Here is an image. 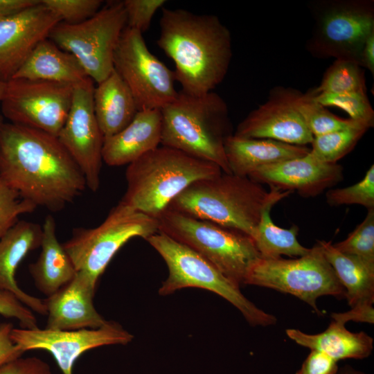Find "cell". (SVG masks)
Returning <instances> with one entry per match:
<instances>
[{
	"instance_id": "1",
	"label": "cell",
	"mask_w": 374,
	"mask_h": 374,
	"mask_svg": "<svg viewBox=\"0 0 374 374\" xmlns=\"http://www.w3.org/2000/svg\"><path fill=\"white\" fill-rule=\"evenodd\" d=\"M0 177L21 198L53 212L63 209L87 188L80 169L57 136L4 121Z\"/></svg>"
},
{
	"instance_id": "2",
	"label": "cell",
	"mask_w": 374,
	"mask_h": 374,
	"mask_svg": "<svg viewBox=\"0 0 374 374\" xmlns=\"http://www.w3.org/2000/svg\"><path fill=\"white\" fill-rule=\"evenodd\" d=\"M157 44L174 62L181 91L202 95L220 84L232 59L229 28L215 15L161 8Z\"/></svg>"
},
{
	"instance_id": "3",
	"label": "cell",
	"mask_w": 374,
	"mask_h": 374,
	"mask_svg": "<svg viewBox=\"0 0 374 374\" xmlns=\"http://www.w3.org/2000/svg\"><path fill=\"white\" fill-rule=\"evenodd\" d=\"M292 193L274 188L266 190L248 177L222 172L189 185L168 208L242 231L252 238L263 210Z\"/></svg>"
},
{
	"instance_id": "4",
	"label": "cell",
	"mask_w": 374,
	"mask_h": 374,
	"mask_svg": "<svg viewBox=\"0 0 374 374\" xmlns=\"http://www.w3.org/2000/svg\"><path fill=\"white\" fill-rule=\"evenodd\" d=\"M161 112V145L213 163L231 174L224 151L231 124L228 105L220 95L213 91L202 95L180 91Z\"/></svg>"
},
{
	"instance_id": "5",
	"label": "cell",
	"mask_w": 374,
	"mask_h": 374,
	"mask_svg": "<svg viewBox=\"0 0 374 374\" xmlns=\"http://www.w3.org/2000/svg\"><path fill=\"white\" fill-rule=\"evenodd\" d=\"M222 172L213 163L161 145L127 165L120 202L157 219L192 183Z\"/></svg>"
},
{
	"instance_id": "6",
	"label": "cell",
	"mask_w": 374,
	"mask_h": 374,
	"mask_svg": "<svg viewBox=\"0 0 374 374\" xmlns=\"http://www.w3.org/2000/svg\"><path fill=\"white\" fill-rule=\"evenodd\" d=\"M159 231L188 247L238 285L260 257L249 235L170 208L157 218Z\"/></svg>"
},
{
	"instance_id": "7",
	"label": "cell",
	"mask_w": 374,
	"mask_h": 374,
	"mask_svg": "<svg viewBox=\"0 0 374 374\" xmlns=\"http://www.w3.org/2000/svg\"><path fill=\"white\" fill-rule=\"evenodd\" d=\"M145 240L168 267V275L159 290L160 295L166 296L186 287L204 289L228 301L253 326H268L276 323L274 315L258 308L243 295L239 285L188 247L161 231Z\"/></svg>"
},
{
	"instance_id": "8",
	"label": "cell",
	"mask_w": 374,
	"mask_h": 374,
	"mask_svg": "<svg viewBox=\"0 0 374 374\" xmlns=\"http://www.w3.org/2000/svg\"><path fill=\"white\" fill-rule=\"evenodd\" d=\"M309 8L314 24L305 48L310 55L360 65L365 42L374 32V1L317 0Z\"/></svg>"
},
{
	"instance_id": "9",
	"label": "cell",
	"mask_w": 374,
	"mask_h": 374,
	"mask_svg": "<svg viewBox=\"0 0 374 374\" xmlns=\"http://www.w3.org/2000/svg\"><path fill=\"white\" fill-rule=\"evenodd\" d=\"M159 231L157 218L119 202L94 228H78L62 243L76 271H83L97 285L100 276L130 239H146Z\"/></svg>"
},
{
	"instance_id": "10",
	"label": "cell",
	"mask_w": 374,
	"mask_h": 374,
	"mask_svg": "<svg viewBox=\"0 0 374 374\" xmlns=\"http://www.w3.org/2000/svg\"><path fill=\"white\" fill-rule=\"evenodd\" d=\"M127 26L123 1H112L91 17L77 24L58 23L48 39L71 53L86 74L100 83L114 70V55Z\"/></svg>"
},
{
	"instance_id": "11",
	"label": "cell",
	"mask_w": 374,
	"mask_h": 374,
	"mask_svg": "<svg viewBox=\"0 0 374 374\" xmlns=\"http://www.w3.org/2000/svg\"><path fill=\"white\" fill-rule=\"evenodd\" d=\"M244 284L274 289L292 294L320 314L319 296L345 297L346 290L317 243L295 259L258 258L250 267Z\"/></svg>"
},
{
	"instance_id": "12",
	"label": "cell",
	"mask_w": 374,
	"mask_h": 374,
	"mask_svg": "<svg viewBox=\"0 0 374 374\" xmlns=\"http://www.w3.org/2000/svg\"><path fill=\"white\" fill-rule=\"evenodd\" d=\"M114 69L132 93L139 111L159 109L178 94L172 70L148 49L143 33L127 27L116 48Z\"/></svg>"
},
{
	"instance_id": "13",
	"label": "cell",
	"mask_w": 374,
	"mask_h": 374,
	"mask_svg": "<svg viewBox=\"0 0 374 374\" xmlns=\"http://www.w3.org/2000/svg\"><path fill=\"white\" fill-rule=\"evenodd\" d=\"M70 84L11 78L1 101L3 115L10 123L57 136L71 108Z\"/></svg>"
},
{
	"instance_id": "14",
	"label": "cell",
	"mask_w": 374,
	"mask_h": 374,
	"mask_svg": "<svg viewBox=\"0 0 374 374\" xmlns=\"http://www.w3.org/2000/svg\"><path fill=\"white\" fill-rule=\"evenodd\" d=\"M94 88V82L89 77L73 86L71 108L57 136L92 192L100 186L104 140L93 109Z\"/></svg>"
},
{
	"instance_id": "15",
	"label": "cell",
	"mask_w": 374,
	"mask_h": 374,
	"mask_svg": "<svg viewBox=\"0 0 374 374\" xmlns=\"http://www.w3.org/2000/svg\"><path fill=\"white\" fill-rule=\"evenodd\" d=\"M10 337L22 350H44L54 357L62 374H73V366L84 353L103 346L126 345L134 336L118 323L107 321L101 327L73 330L15 328Z\"/></svg>"
},
{
	"instance_id": "16",
	"label": "cell",
	"mask_w": 374,
	"mask_h": 374,
	"mask_svg": "<svg viewBox=\"0 0 374 374\" xmlns=\"http://www.w3.org/2000/svg\"><path fill=\"white\" fill-rule=\"evenodd\" d=\"M300 91L276 86L267 100L251 111L238 125L235 136L251 139H267L305 146L314 136L296 107Z\"/></svg>"
},
{
	"instance_id": "17",
	"label": "cell",
	"mask_w": 374,
	"mask_h": 374,
	"mask_svg": "<svg viewBox=\"0 0 374 374\" xmlns=\"http://www.w3.org/2000/svg\"><path fill=\"white\" fill-rule=\"evenodd\" d=\"M60 19L41 2L0 20V80H10Z\"/></svg>"
},
{
	"instance_id": "18",
	"label": "cell",
	"mask_w": 374,
	"mask_h": 374,
	"mask_svg": "<svg viewBox=\"0 0 374 374\" xmlns=\"http://www.w3.org/2000/svg\"><path fill=\"white\" fill-rule=\"evenodd\" d=\"M251 180L281 191L297 192L303 197H314L344 178V168L323 162L310 151L306 155L262 166L249 176Z\"/></svg>"
},
{
	"instance_id": "19",
	"label": "cell",
	"mask_w": 374,
	"mask_h": 374,
	"mask_svg": "<svg viewBox=\"0 0 374 374\" xmlns=\"http://www.w3.org/2000/svg\"><path fill=\"white\" fill-rule=\"evenodd\" d=\"M96 285L86 273L77 271L71 281L43 300L47 316L45 328L73 330L104 325L107 321L93 305Z\"/></svg>"
},
{
	"instance_id": "20",
	"label": "cell",
	"mask_w": 374,
	"mask_h": 374,
	"mask_svg": "<svg viewBox=\"0 0 374 374\" xmlns=\"http://www.w3.org/2000/svg\"><path fill=\"white\" fill-rule=\"evenodd\" d=\"M42 225L18 220L0 238V289L12 292L32 311L46 315L43 300L23 291L15 279L16 270L26 255L40 247Z\"/></svg>"
},
{
	"instance_id": "21",
	"label": "cell",
	"mask_w": 374,
	"mask_h": 374,
	"mask_svg": "<svg viewBox=\"0 0 374 374\" xmlns=\"http://www.w3.org/2000/svg\"><path fill=\"white\" fill-rule=\"evenodd\" d=\"M161 109L138 111L125 128L104 137L103 161L109 166L129 165L161 145Z\"/></svg>"
},
{
	"instance_id": "22",
	"label": "cell",
	"mask_w": 374,
	"mask_h": 374,
	"mask_svg": "<svg viewBox=\"0 0 374 374\" xmlns=\"http://www.w3.org/2000/svg\"><path fill=\"white\" fill-rule=\"evenodd\" d=\"M224 151L231 174L248 177L262 166L303 157L310 148L272 139L232 134L225 141Z\"/></svg>"
},
{
	"instance_id": "23",
	"label": "cell",
	"mask_w": 374,
	"mask_h": 374,
	"mask_svg": "<svg viewBox=\"0 0 374 374\" xmlns=\"http://www.w3.org/2000/svg\"><path fill=\"white\" fill-rule=\"evenodd\" d=\"M41 251L37 260L30 264L29 271L36 288L46 297L71 281L76 274L71 259L56 236V224L47 215L42 224Z\"/></svg>"
},
{
	"instance_id": "24",
	"label": "cell",
	"mask_w": 374,
	"mask_h": 374,
	"mask_svg": "<svg viewBox=\"0 0 374 374\" xmlns=\"http://www.w3.org/2000/svg\"><path fill=\"white\" fill-rule=\"evenodd\" d=\"M78 60L50 39L40 42L12 78L75 85L87 78Z\"/></svg>"
},
{
	"instance_id": "25",
	"label": "cell",
	"mask_w": 374,
	"mask_h": 374,
	"mask_svg": "<svg viewBox=\"0 0 374 374\" xmlns=\"http://www.w3.org/2000/svg\"><path fill=\"white\" fill-rule=\"evenodd\" d=\"M93 98L95 115L104 137L125 128L139 111L129 88L114 69L95 87Z\"/></svg>"
},
{
	"instance_id": "26",
	"label": "cell",
	"mask_w": 374,
	"mask_h": 374,
	"mask_svg": "<svg viewBox=\"0 0 374 374\" xmlns=\"http://www.w3.org/2000/svg\"><path fill=\"white\" fill-rule=\"evenodd\" d=\"M286 334L297 344L322 352L337 362L366 358L373 348L371 337L363 331L352 332L345 328L344 323L335 320L319 334L309 335L297 329H287Z\"/></svg>"
},
{
	"instance_id": "27",
	"label": "cell",
	"mask_w": 374,
	"mask_h": 374,
	"mask_svg": "<svg viewBox=\"0 0 374 374\" xmlns=\"http://www.w3.org/2000/svg\"><path fill=\"white\" fill-rule=\"evenodd\" d=\"M323 253L346 290L351 308L374 301V267L359 258L338 251L331 242L319 240Z\"/></svg>"
},
{
	"instance_id": "28",
	"label": "cell",
	"mask_w": 374,
	"mask_h": 374,
	"mask_svg": "<svg viewBox=\"0 0 374 374\" xmlns=\"http://www.w3.org/2000/svg\"><path fill=\"white\" fill-rule=\"evenodd\" d=\"M273 206L266 207L252 236L260 258H278L282 255L301 257L307 254L310 248L301 245L297 240L299 227L293 224L290 229L276 225L270 216Z\"/></svg>"
},
{
	"instance_id": "29",
	"label": "cell",
	"mask_w": 374,
	"mask_h": 374,
	"mask_svg": "<svg viewBox=\"0 0 374 374\" xmlns=\"http://www.w3.org/2000/svg\"><path fill=\"white\" fill-rule=\"evenodd\" d=\"M369 127L362 123L346 129L314 136L311 143V153L319 160L337 163L349 153Z\"/></svg>"
},
{
	"instance_id": "30",
	"label": "cell",
	"mask_w": 374,
	"mask_h": 374,
	"mask_svg": "<svg viewBox=\"0 0 374 374\" xmlns=\"http://www.w3.org/2000/svg\"><path fill=\"white\" fill-rule=\"evenodd\" d=\"M296 107L314 137L346 129L361 123L333 114L326 107L315 100L312 90L305 93L301 92L299 93L296 100Z\"/></svg>"
},
{
	"instance_id": "31",
	"label": "cell",
	"mask_w": 374,
	"mask_h": 374,
	"mask_svg": "<svg viewBox=\"0 0 374 374\" xmlns=\"http://www.w3.org/2000/svg\"><path fill=\"white\" fill-rule=\"evenodd\" d=\"M316 93L366 91L364 71L357 62L337 59L326 69Z\"/></svg>"
},
{
	"instance_id": "32",
	"label": "cell",
	"mask_w": 374,
	"mask_h": 374,
	"mask_svg": "<svg viewBox=\"0 0 374 374\" xmlns=\"http://www.w3.org/2000/svg\"><path fill=\"white\" fill-rule=\"evenodd\" d=\"M313 91V90H312ZM314 98L324 107H335L344 110L349 118L364 123L370 128L374 125V111L366 91L344 93H316Z\"/></svg>"
},
{
	"instance_id": "33",
	"label": "cell",
	"mask_w": 374,
	"mask_h": 374,
	"mask_svg": "<svg viewBox=\"0 0 374 374\" xmlns=\"http://www.w3.org/2000/svg\"><path fill=\"white\" fill-rule=\"evenodd\" d=\"M332 244L340 252L355 256L374 267V208L368 210L364 220L345 240Z\"/></svg>"
},
{
	"instance_id": "34",
	"label": "cell",
	"mask_w": 374,
	"mask_h": 374,
	"mask_svg": "<svg viewBox=\"0 0 374 374\" xmlns=\"http://www.w3.org/2000/svg\"><path fill=\"white\" fill-rule=\"evenodd\" d=\"M326 199L332 206L357 204L368 210L374 208V165L371 166L364 178L357 184L328 190Z\"/></svg>"
},
{
	"instance_id": "35",
	"label": "cell",
	"mask_w": 374,
	"mask_h": 374,
	"mask_svg": "<svg viewBox=\"0 0 374 374\" xmlns=\"http://www.w3.org/2000/svg\"><path fill=\"white\" fill-rule=\"evenodd\" d=\"M42 3L67 24L82 22L93 16L101 8V0H41Z\"/></svg>"
},
{
	"instance_id": "36",
	"label": "cell",
	"mask_w": 374,
	"mask_h": 374,
	"mask_svg": "<svg viewBox=\"0 0 374 374\" xmlns=\"http://www.w3.org/2000/svg\"><path fill=\"white\" fill-rule=\"evenodd\" d=\"M36 208L0 177V238L19 220L21 215L32 213Z\"/></svg>"
},
{
	"instance_id": "37",
	"label": "cell",
	"mask_w": 374,
	"mask_h": 374,
	"mask_svg": "<svg viewBox=\"0 0 374 374\" xmlns=\"http://www.w3.org/2000/svg\"><path fill=\"white\" fill-rule=\"evenodd\" d=\"M165 0L123 1L127 17V27L143 33L150 27L157 11L163 8Z\"/></svg>"
},
{
	"instance_id": "38",
	"label": "cell",
	"mask_w": 374,
	"mask_h": 374,
	"mask_svg": "<svg viewBox=\"0 0 374 374\" xmlns=\"http://www.w3.org/2000/svg\"><path fill=\"white\" fill-rule=\"evenodd\" d=\"M0 315L18 320L23 328H38L33 311L12 292L0 289Z\"/></svg>"
},
{
	"instance_id": "39",
	"label": "cell",
	"mask_w": 374,
	"mask_h": 374,
	"mask_svg": "<svg viewBox=\"0 0 374 374\" xmlns=\"http://www.w3.org/2000/svg\"><path fill=\"white\" fill-rule=\"evenodd\" d=\"M0 374H51L50 366L36 357H19L0 366Z\"/></svg>"
},
{
	"instance_id": "40",
	"label": "cell",
	"mask_w": 374,
	"mask_h": 374,
	"mask_svg": "<svg viewBox=\"0 0 374 374\" xmlns=\"http://www.w3.org/2000/svg\"><path fill=\"white\" fill-rule=\"evenodd\" d=\"M337 361L325 353L311 350L296 374H337Z\"/></svg>"
},
{
	"instance_id": "41",
	"label": "cell",
	"mask_w": 374,
	"mask_h": 374,
	"mask_svg": "<svg viewBox=\"0 0 374 374\" xmlns=\"http://www.w3.org/2000/svg\"><path fill=\"white\" fill-rule=\"evenodd\" d=\"M12 328L10 323L0 324V366L21 357L25 353L12 340L10 333Z\"/></svg>"
},
{
	"instance_id": "42",
	"label": "cell",
	"mask_w": 374,
	"mask_h": 374,
	"mask_svg": "<svg viewBox=\"0 0 374 374\" xmlns=\"http://www.w3.org/2000/svg\"><path fill=\"white\" fill-rule=\"evenodd\" d=\"M331 317L344 324L349 321L373 323L374 309L373 304L359 305L344 313H332Z\"/></svg>"
},
{
	"instance_id": "43",
	"label": "cell",
	"mask_w": 374,
	"mask_h": 374,
	"mask_svg": "<svg viewBox=\"0 0 374 374\" xmlns=\"http://www.w3.org/2000/svg\"><path fill=\"white\" fill-rule=\"evenodd\" d=\"M40 0H0V20L11 16L30 6H34Z\"/></svg>"
},
{
	"instance_id": "44",
	"label": "cell",
	"mask_w": 374,
	"mask_h": 374,
	"mask_svg": "<svg viewBox=\"0 0 374 374\" xmlns=\"http://www.w3.org/2000/svg\"><path fill=\"white\" fill-rule=\"evenodd\" d=\"M360 65L374 75V32L366 39L361 54Z\"/></svg>"
},
{
	"instance_id": "45",
	"label": "cell",
	"mask_w": 374,
	"mask_h": 374,
	"mask_svg": "<svg viewBox=\"0 0 374 374\" xmlns=\"http://www.w3.org/2000/svg\"><path fill=\"white\" fill-rule=\"evenodd\" d=\"M339 374H365L362 371L354 369L350 366H346L342 368Z\"/></svg>"
},
{
	"instance_id": "46",
	"label": "cell",
	"mask_w": 374,
	"mask_h": 374,
	"mask_svg": "<svg viewBox=\"0 0 374 374\" xmlns=\"http://www.w3.org/2000/svg\"><path fill=\"white\" fill-rule=\"evenodd\" d=\"M6 88V82L0 80V102L3 98Z\"/></svg>"
},
{
	"instance_id": "47",
	"label": "cell",
	"mask_w": 374,
	"mask_h": 374,
	"mask_svg": "<svg viewBox=\"0 0 374 374\" xmlns=\"http://www.w3.org/2000/svg\"><path fill=\"white\" fill-rule=\"evenodd\" d=\"M3 123V117L1 115H0V127L1 125V124Z\"/></svg>"
}]
</instances>
